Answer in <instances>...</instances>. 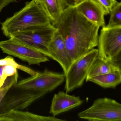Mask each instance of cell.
<instances>
[{
    "mask_svg": "<svg viewBox=\"0 0 121 121\" xmlns=\"http://www.w3.org/2000/svg\"><path fill=\"white\" fill-rule=\"evenodd\" d=\"M109 14L114 6L117 3V0H94Z\"/></svg>",
    "mask_w": 121,
    "mask_h": 121,
    "instance_id": "44dd1931",
    "label": "cell"
},
{
    "mask_svg": "<svg viewBox=\"0 0 121 121\" xmlns=\"http://www.w3.org/2000/svg\"><path fill=\"white\" fill-rule=\"evenodd\" d=\"M15 84L9 90L1 101L0 113L12 110H23L47 94L33 92L18 87Z\"/></svg>",
    "mask_w": 121,
    "mask_h": 121,
    "instance_id": "52a82bcc",
    "label": "cell"
},
{
    "mask_svg": "<svg viewBox=\"0 0 121 121\" xmlns=\"http://www.w3.org/2000/svg\"><path fill=\"white\" fill-rule=\"evenodd\" d=\"M75 7L79 13L99 27L106 26L104 16L108 14L94 0H84Z\"/></svg>",
    "mask_w": 121,
    "mask_h": 121,
    "instance_id": "7c38bea8",
    "label": "cell"
},
{
    "mask_svg": "<svg viewBox=\"0 0 121 121\" xmlns=\"http://www.w3.org/2000/svg\"><path fill=\"white\" fill-rule=\"evenodd\" d=\"M55 117L45 116L21 110H12L0 113V121H63Z\"/></svg>",
    "mask_w": 121,
    "mask_h": 121,
    "instance_id": "4fadbf2b",
    "label": "cell"
},
{
    "mask_svg": "<svg viewBox=\"0 0 121 121\" xmlns=\"http://www.w3.org/2000/svg\"><path fill=\"white\" fill-rule=\"evenodd\" d=\"M88 81L104 88H115L121 83V72L116 69L108 73L92 77Z\"/></svg>",
    "mask_w": 121,
    "mask_h": 121,
    "instance_id": "9a60e30c",
    "label": "cell"
},
{
    "mask_svg": "<svg viewBox=\"0 0 121 121\" xmlns=\"http://www.w3.org/2000/svg\"><path fill=\"white\" fill-rule=\"evenodd\" d=\"M51 24L50 20L41 7L32 0L1 23V30L4 35L10 38L32 27Z\"/></svg>",
    "mask_w": 121,
    "mask_h": 121,
    "instance_id": "7a4b0ae2",
    "label": "cell"
},
{
    "mask_svg": "<svg viewBox=\"0 0 121 121\" xmlns=\"http://www.w3.org/2000/svg\"><path fill=\"white\" fill-rule=\"evenodd\" d=\"M18 77V73L16 72L15 75L9 77L6 80L3 85L0 88V103L10 88L17 82Z\"/></svg>",
    "mask_w": 121,
    "mask_h": 121,
    "instance_id": "d6986e66",
    "label": "cell"
},
{
    "mask_svg": "<svg viewBox=\"0 0 121 121\" xmlns=\"http://www.w3.org/2000/svg\"><path fill=\"white\" fill-rule=\"evenodd\" d=\"M45 13L54 25L67 7L63 0H34Z\"/></svg>",
    "mask_w": 121,
    "mask_h": 121,
    "instance_id": "5bb4252c",
    "label": "cell"
},
{
    "mask_svg": "<svg viewBox=\"0 0 121 121\" xmlns=\"http://www.w3.org/2000/svg\"><path fill=\"white\" fill-rule=\"evenodd\" d=\"M111 62L115 68L121 72V49L117 55Z\"/></svg>",
    "mask_w": 121,
    "mask_h": 121,
    "instance_id": "7402d4cb",
    "label": "cell"
},
{
    "mask_svg": "<svg viewBox=\"0 0 121 121\" xmlns=\"http://www.w3.org/2000/svg\"><path fill=\"white\" fill-rule=\"evenodd\" d=\"M67 7H75L84 0H63Z\"/></svg>",
    "mask_w": 121,
    "mask_h": 121,
    "instance_id": "603a6c76",
    "label": "cell"
},
{
    "mask_svg": "<svg viewBox=\"0 0 121 121\" xmlns=\"http://www.w3.org/2000/svg\"><path fill=\"white\" fill-rule=\"evenodd\" d=\"M4 66H0V80L2 76V73H3V69Z\"/></svg>",
    "mask_w": 121,
    "mask_h": 121,
    "instance_id": "cb8c5ba5",
    "label": "cell"
},
{
    "mask_svg": "<svg viewBox=\"0 0 121 121\" xmlns=\"http://www.w3.org/2000/svg\"><path fill=\"white\" fill-rule=\"evenodd\" d=\"M6 65H11L15 67L17 69L24 71L31 76L34 75L36 72L28 67L18 64L11 56H8L4 59H0V66Z\"/></svg>",
    "mask_w": 121,
    "mask_h": 121,
    "instance_id": "ac0fdd59",
    "label": "cell"
},
{
    "mask_svg": "<svg viewBox=\"0 0 121 121\" xmlns=\"http://www.w3.org/2000/svg\"><path fill=\"white\" fill-rule=\"evenodd\" d=\"M99 56L111 61L121 49V26L103 27L99 36Z\"/></svg>",
    "mask_w": 121,
    "mask_h": 121,
    "instance_id": "9c48e42d",
    "label": "cell"
},
{
    "mask_svg": "<svg viewBox=\"0 0 121 121\" xmlns=\"http://www.w3.org/2000/svg\"><path fill=\"white\" fill-rule=\"evenodd\" d=\"M78 116L89 121H121V104L109 98H99L89 108L79 112Z\"/></svg>",
    "mask_w": 121,
    "mask_h": 121,
    "instance_id": "277c9868",
    "label": "cell"
},
{
    "mask_svg": "<svg viewBox=\"0 0 121 121\" xmlns=\"http://www.w3.org/2000/svg\"><path fill=\"white\" fill-rule=\"evenodd\" d=\"M116 69L111 61L105 60L98 56L91 67L86 81L87 82L92 77L108 73Z\"/></svg>",
    "mask_w": 121,
    "mask_h": 121,
    "instance_id": "2e32d148",
    "label": "cell"
},
{
    "mask_svg": "<svg viewBox=\"0 0 121 121\" xmlns=\"http://www.w3.org/2000/svg\"><path fill=\"white\" fill-rule=\"evenodd\" d=\"M63 38L72 63L98 46L99 27L67 7L54 25Z\"/></svg>",
    "mask_w": 121,
    "mask_h": 121,
    "instance_id": "6da1fadb",
    "label": "cell"
},
{
    "mask_svg": "<svg viewBox=\"0 0 121 121\" xmlns=\"http://www.w3.org/2000/svg\"><path fill=\"white\" fill-rule=\"evenodd\" d=\"M49 52L52 59L59 63L65 74L72 63L65 42L57 30L49 46Z\"/></svg>",
    "mask_w": 121,
    "mask_h": 121,
    "instance_id": "30bf717a",
    "label": "cell"
},
{
    "mask_svg": "<svg viewBox=\"0 0 121 121\" xmlns=\"http://www.w3.org/2000/svg\"><path fill=\"white\" fill-rule=\"evenodd\" d=\"M121 26V1L117 2L110 11V17L107 27Z\"/></svg>",
    "mask_w": 121,
    "mask_h": 121,
    "instance_id": "e0dca14e",
    "label": "cell"
},
{
    "mask_svg": "<svg viewBox=\"0 0 121 121\" xmlns=\"http://www.w3.org/2000/svg\"><path fill=\"white\" fill-rule=\"evenodd\" d=\"M17 72V68L15 67L10 65H5L0 80V88L3 86L8 77L13 76Z\"/></svg>",
    "mask_w": 121,
    "mask_h": 121,
    "instance_id": "ffe728a7",
    "label": "cell"
},
{
    "mask_svg": "<svg viewBox=\"0 0 121 121\" xmlns=\"http://www.w3.org/2000/svg\"><path fill=\"white\" fill-rule=\"evenodd\" d=\"M57 31L52 24L30 28L12 37L52 59L49 46Z\"/></svg>",
    "mask_w": 121,
    "mask_h": 121,
    "instance_id": "3957f363",
    "label": "cell"
},
{
    "mask_svg": "<svg viewBox=\"0 0 121 121\" xmlns=\"http://www.w3.org/2000/svg\"><path fill=\"white\" fill-rule=\"evenodd\" d=\"M65 80L64 73L55 72L45 69L41 72H36L34 75L21 80L15 85L33 92L47 94L59 86Z\"/></svg>",
    "mask_w": 121,
    "mask_h": 121,
    "instance_id": "8992f818",
    "label": "cell"
},
{
    "mask_svg": "<svg viewBox=\"0 0 121 121\" xmlns=\"http://www.w3.org/2000/svg\"><path fill=\"white\" fill-rule=\"evenodd\" d=\"M0 49L4 53L18 58L30 65H39L49 60L44 54L12 38L0 41Z\"/></svg>",
    "mask_w": 121,
    "mask_h": 121,
    "instance_id": "ba28073f",
    "label": "cell"
},
{
    "mask_svg": "<svg viewBox=\"0 0 121 121\" xmlns=\"http://www.w3.org/2000/svg\"><path fill=\"white\" fill-rule=\"evenodd\" d=\"M83 103V100L80 97L59 91L53 96L49 112L53 116L55 117L76 108Z\"/></svg>",
    "mask_w": 121,
    "mask_h": 121,
    "instance_id": "8fae6325",
    "label": "cell"
},
{
    "mask_svg": "<svg viewBox=\"0 0 121 121\" xmlns=\"http://www.w3.org/2000/svg\"><path fill=\"white\" fill-rule=\"evenodd\" d=\"M98 56V49L94 48L72 63L65 74L66 92L69 93L82 86L91 67Z\"/></svg>",
    "mask_w": 121,
    "mask_h": 121,
    "instance_id": "5b68a950",
    "label": "cell"
}]
</instances>
